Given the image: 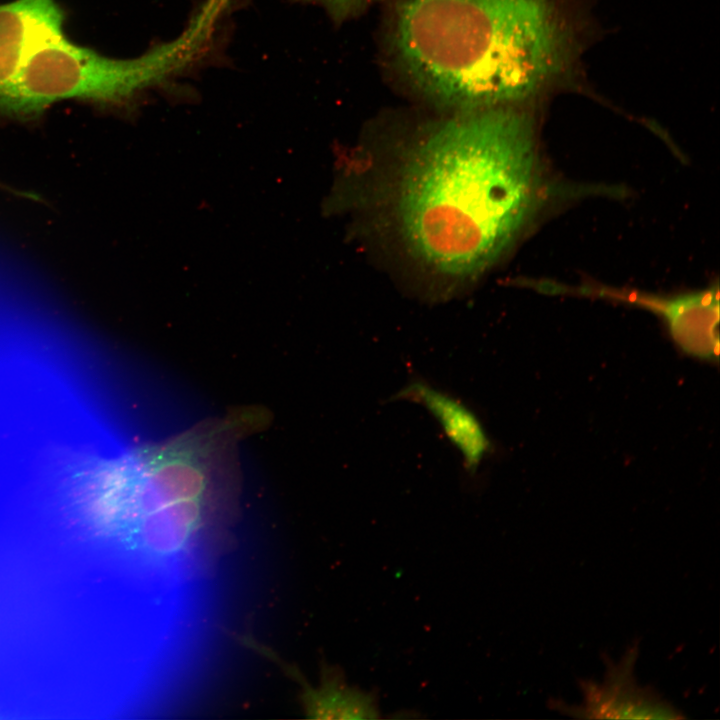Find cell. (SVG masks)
Masks as SVG:
<instances>
[{"instance_id": "cell-1", "label": "cell", "mask_w": 720, "mask_h": 720, "mask_svg": "<svg viewBox=\"0 0 720 720\" xmlns=\"http://www.w3.org/2000/svg\"><path fill=\"white\" fill-rule=\"evenodd\" d=\"M597 0H396L388 48L404 83L457 112L591 95Z\"/></svg>"}, {"instance_id": "cell-7", "label": "cell", "mask_w": 720, "mask_h": 720, "mask_svg": "<svg viewBox=\"0 0 720 720\" xmlns=\"http://www.w3.org/2000/svg\"><path fill=\"white\" fill-rule=\"evenodd\" d=\"M250 646L281 664L283 669L301 684L304 711L310 718L374 719L378 717L379 710L375 696L349 686L343 673L336 667L323 664L319 685L311 687L303 681L295 667L286 664L272 650L264 648L256 641H251Z\"/></svg>"}, {"instance_id": "cell-3", "label": "cell", "mask_w": 720, "mask_h": 720, "mask_svg": "<svg viewBox=\"0 0 720 720\" xmlns=\"http://www.w3.org/2000/svg\"><path fill=\"white\" fill-rule=\"evenodd\" d=\"M224 13L218 0H203L179 36L132 59L101 55L65 34L52 38L27 57L0 101V113L31 118L63 99L127 105L195 64L209 49Z\"/></svg>"}, {"instance_id": "cell-2", "label": "cell", "mask_w": 720, "mask_h": 720, "mask_svg": "<svg viewBox=\"0 0 720 720\" xmlns=\"http://www.w3.org/2000/svg\"><path fill=\"white\" fill-rule=\"evenodd\" d=\"M542 103L457 112L430 129L405 163L396 214L432 272L476 276L511 248L545 200Z\"/></svg>"}, {"instance_id": "cell-5", "label": "cell", "mask_w": 720, "mask_h": 720, "mask_svg": "<svg viewBox=\"0 0 720 720\" xmlns=\"http://www.w3.org/2000/svg\"><path fill=\"white\" fill-rule=\"evenodd\" d=\"M65 13L56 0H14L0 4V101L27 57L41 44L65 34Z\"/></svg>"}, {"instance_id": "cell-8", "label": "cell", "mask_w": 720, "mask_h": 720, "mask_svg": "<svg viewBox=\"0 0 720 720\" xmlns=\"http://www.w3.org/2000/svg\"><path fill=\"white\" fill-rule=\"evenodd\" d=\"M671 333L681 347L701 357L718 354V301L712 292L671 300L663 308Z\"/></svg>"}, {"instance_id": "cell-6", "label": "cell", "mask_w": 720, "mask_h": 720, "mask_svg": "<svg viewBox=\"0 0 720 720\" xmlns=\"http://www.w3.org/2000/svg\"><path fill=\"white\" fill-rule=\"evenodd\" d=\"M394 398L418 403L429 411L460 452L466 471L471 475L477 471L491 451V442L482 423L469 407L421 380L409 383Z\"/></svg>"}, {"instance_id": "cell-4", "label": "cell", "mask_w": 720, "mask_h": 720, "mask_svg": "<svg viewBox=\"0 0 720 720\" xmlns=\"http://www.w3.org/2000/svg\"><path fill=\"white\" fill-rule=\"evenodd\" d=\"M639 647L635 642L621 659L613 662L606 657V671L602 682L579 681L582 701L579 705L553 702V708L575 718L584 719H683L674 705L663 699L654 689L636 681L634 668Z\"/></svg>"}, {"instance_id": "cell-9", "label": "cell", "mask_w": 720, "mask_h": 720, "mask_svg": "<svg viewBox=\"0 0 720 720\" xmlns=\"http://www.w3.org/2000/svg\"><path fill=\"white\" fill-rule=\"evenodd\" d=\"M324 7L337 22L359 16L378 0H302Z\"/></svg>"}]
</instances>
